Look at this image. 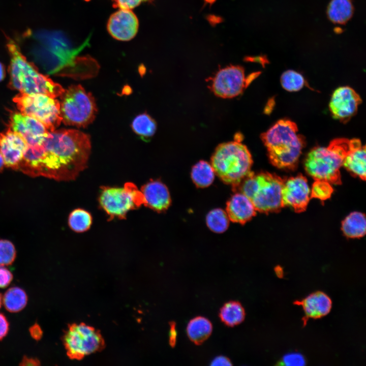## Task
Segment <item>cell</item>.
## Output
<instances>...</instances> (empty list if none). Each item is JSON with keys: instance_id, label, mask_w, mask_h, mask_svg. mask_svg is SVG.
<instances>
[{"instance_id": "1", "label": "cell", "mask_w": 366, "mask_h": 366, "mask_svg": "<svg viewBox=\"0 0 366 366\" xmlns=\"http://www.w3.org/2000/svg\"><path fill=\"white\" fill-rule=\"evenodd\" d=\"M90 149L89 137L84 133L55 130L40 144L27 146L17 171L33 177L74 180L86 167Z\"/></svg>"}, {"instance_id": "2", "label": "cell", "mask_w": 366, "mask_h": 366, "mask_svg": "<svg viewBox=\"0 0 366 366\" xmlns=\"http://www.w3.org/2000/svg\"><path fill=\"white\" fill-rule=\"evenodd\" d=\"M7 40L6 46L10 57L9 87L20 93L41 94L53 98L60 96L65 90L63 87L40 73L22 54L18 45L13 40Z\"/></svg>"}, {"instance_id": "3", "label": "cell", "mask_w": 366, "mask_h": 366, "mask_svg": "<svg viewBox=\"0 0 366 366\" xmlns=\"http://www.w3.org/2000/svg\"><path fill=\"white\" fill-rule=\"evenodd\" d=\"M261 139L272 165L288 169L296 166L305 145V139L298 133L295 123L287 119H280L262 134Z\"/></svg>"}, {"instance_id": "4", "label": "cell", "mask_w": 366, "mask_h": 366, "mask_svg": "<svg viewBox=\"0 0 366 366\" xmlns=\"http://www.w3.org/2000/svg\"><path fill=\"white\" fill-rule=\"evenodd\" d=\"M253 161L246 145L232 141L219 145L211 159L215 174L225 183L237 189L251 172Z\"/></svg>"}, {"instance_id": "5", "label": "cell", "mask_w": 366, "mask_h": 366, "mask_svg": "<svg viewBox=\"0 0 366 366\" xmlns=\"http://www.w3.org/2000/svg\"><path fill=\"white\" fill-rule=\"evenodd\" d=\"M350 139H333L327 147L317 146L308 153L304 161L307 172L315 180L330 184L341 182L340 168L350 148Z\"/></svg>"}, {"instance_id": "6", "label": "cell", "mask_w": 366, "mask_h": 366, "mask_svg": "<svg viewBox=\"0 0 366 366\" xmlns=\"http://www.w3.org/2000/svg\"><path fill=\"white\" fill-rule=\"evenodd\" d=\"M285 180L268 172H251L237 188L251 200L256 210L277 211L283 207L282 190Z\"/></svg>"}, {"instance_id": "7", "label": "cell", "mask_w": 366, "mask_h": 366, "mask_svg": "<svg viewBox=\"0 0 366 366\" xmlns=\"http://www.w3.org/2000/svg\"><path fill=\"white\" fill-rule=\"evenodd\" d=\"M60 111L64 124L85 127L94 120L97 111L92 94L80 85H73L61 94Z\"/></svg>"}, {"instance_id": "8", "label": "cell", "mask_w": 366, "mask_h": 366, "mask_svg": "<svg viewBox=\"0 0 366 366\" xmlns=\"http://www.w3.org/2000/svg\"><path fill=\"white\" fill-rule=\"evenodd\" d=\"M22 114L33 117L43 124L49 132H52L62 121L60 103L46 95L19 93L13 99Z\"/></svg>"}, {"instance_id": "9", "label": "cell", "mask_w": 366, "mask_h": 366, "mask_svg": "<svg viewBox=\"0 0 366 366\" xmlns=\"http://www.w3.org/2000/svg\"><path fill=\"white\" fill-rule=\"evenodd\" d=\"M99 202L110 220L126 219L130 210L138 208L144 202L141 192L132 182H127L123 188L102 187Z\"/></svg>"}, {"instance_id": "10", "label": "cell", "mask_w": 366, "mask_h": 366, "mask_svg": "<svg viewBox=\"0 0 366 366\" xmlns=\"http://www.w3.org/2000/svg\"><path fill=\"white\" fill-rule=\"evenodd\" d=\"M257 75V73H253L247 78L241 66H227L219 70L211 78L210 88L219 97L233 98L241 94Z\"/></svg>"}, {"instance_id": "11", "label": "cell", "mask_w": 366, "mask_h": 366, "mask_svg": "<svg viewBox=\"0 0 366 366\" xmlns=\"http://www.w3.org/2000/svg\"><path fill=\"white\" fill-rule=\"evenodd\" d=\"M64 343L68 355L71 358H79L98 350L102 340L95 329L81 323L69 327L65 334Z\"/></svg>"}, {"instance_id": "12", "label": "cell", "mask_w": 366, "mask_h": 366, "mask_svg": "<svg viewBox=\"0 0 366 366\" xmlns=\"http://www.w3.org/2000/svg\"><path fill=\"white\" fill-rule=\"evenodd\" d=\"M361 102L360 97L353 88L339 87L332 94L329 110L334 119L346 123L356 114Z\"/></svg>"}, {"instance_id": "13", "label": "cell", "mask_w": 366, "mask_h": 366, "mask_svg": "<svg viewBox=\"0 0 366 366\" xmlns=\"http://www.w3.org/2000/svg\"><path fill=\"white\" fill-rule=\"evenodd\" d=\"M9 127L23 137L28 146L40 144L49 132L39 120L18 112L11 114Z\"/></svg>"}, {"instance_id": "14", "label": "cell", "mask_w": 366, "mask_h": 366, "mask_svg": "<svg viewBox=\"0 0 366 366\" xmlns=\"http://www.w3.org/2000/svg\"><path fill=\"white\" fill-rule=\"evenodd\" d=\"M310 193L307 180L302 175L285 179L282 190V206L292 207L297 212L303 211L309 201Z\"/></svg>"}, {"instance_id": "15", "label": "cell", "mask_w": 366, "mask_h": 366, "mask_svg": "<svg viewBox=\"0 0 366 366\" xmlns=\"http://www.w3.org/2000/svg\"><path fill=\"white\" fill-rule=\"evenodd\" d=\"M27 148L23 137L9 127L0 133V153L6 167L17 171Z\"/></svg>"}, {"instance_id": "16", "label": "cell", "mask_w": 366, "mask_h": 366, "mask_svg": "<svg viewBox=\"0 0 366 366\" xmlns=\"http://www.w3.org/2000/svg\"><path fill=\"white\" fill-rule=\"evenodd\" d=\"M139 27L138 20L131 10L119 9L112 14L107 22V28L115 39L128 41L136 35Z\"/></svg>"}, {"instance_id": "17", "label": "cell", "mask_w": 366, "mask_h": 366, "mask_svg": "<svg viewBox=\"0 0 366 366\" xmlns=\"http://www.w3.org/2000/svg\"><path fill=\"white\" fill-rule=\"evenodd\" d=\"M140 191L143 197V204L156 211H165L170 205L169 190L160 180H150L141 187Z\"/></svg>"}, {"instance_id": "18", "label": "cell", "mask_w": 366, "mask_h": 366, "mask_svg": "<svg viewBox=\"0 0 366 366\" xmlns=\"http://www.w3.org/2000/svg\"><path fill=\"white\" fill-rule=\"evenodd\" d=\"M294 303L302 307L305 314L304 322L309 318L318 319L326 316L332 307L330 298L322 291L313 292Z\"/></svg>"}, {"instance_id": "19", "label": "cell", "mask_w": 366, "mask_h": 366, "mask_svg": "<svg viewBox=\"0 0 366 366\" xmlns=\"http://www.w3.org/2000/svg\"><path fill=\"white\" fill-rule=\"evenodd\" d=\"M256 211L251 200L241 192L233 195L227 203L226 213L233 222L245 224L255 216Z\"/></svg>"}, {"instance_id": "20", "label": "cell", "mask_w": 366, "mask_h": 366, "mask_svg": "<svg viewBox=\"0 0 366 366\" xmlns=\"http://www.w3.org/2000/svg\"><path fill=\"white\" fill-rule=\"evenodd\" d=\"M350 148L343 162L344 166L362 180L365 179V146L358 139H350Z\"/></svg>"}, {"instance_id": "21", "label": "cell", "mask_w": 366, "mask_h": 366, "mask_svg": "<svg viewBox=\"0 0 366 366\" xmlns=\"http://www.w3.org/2000/svg\"><path fill=\"white\" fill-rule=\"evenodd\" d=\"M212 330L210 321L201 316L191 319L187 328L189 338L196 345H200L205 341L210 336Z\"/></svg>"}, {"instance_id": "22", "label": "cell", "mask_w": 366, "mask_h": 366, "mask_svg": "<svg viewBox=\"0 0 366 366\" xmlns=\"http://www.w3.org/2000/svg\"><path fill=\"white\" fill-rule=\"evenodd\" d=\"M353 11L351 0H331L327 7V14L332 22L344 24L352 17Z\"/></svg>"}, {"instance_id": "23", "label": "cell", "mask_w": 366, "mask_h": 366, "mask_svg": "<svg viewBox=\"0 0 366 366\" xmlns=\"http://www.w3.org/2000/svg\"><path fill=\"white\" fill-rule=\"evenodd\" d=\"M342 230L350 238L363 236L366 231V220L364 214L355 211L349 215L342 222Z\"/></svg>"}, {"instance_id": "24", "label": "cell", "mask_w": 366, "mask_h": 366, "mask_svg": "<svg viewBox=\"0 0 366 366\" xmlns=\"http://www.w3.org/2000/svg\"><path fill=\"white\" fill-rule=\"evenodd\" d=\"M219 316L225 325L233 327L244 320L245 311L240 302L230 301L225 303L221 308Z\"/></svg>"}, {"instance_id": "25", "label": "cell", "mask_w": 366, "mask_h": 366, "mask_svg": "<svg viewBox=\"0 0 366 366\" xmlns=\"http://www.w3.org/2000/svg\"><path fill=\"white\" fill-rule=\"evenodd\" d=\"M27 302L25 292L18 287L8 289L3 297V303L6 309L11 313H17L23 310Z\"/></svg>"}, {"instance_id": "26", "label": "cell", "mask_w": 366, "mask_h": 366, "mask_svg": "<svg viewBox=\"0 0 366 366\" xmlns=\"http://www.w3.org/2000/svg\"><path fill=\"white\" fill-rule=\"evenodd\" d=\"M215 175V172L211 165L204 161L197 163L191 171L192 179L199 188L209 186L214 180Z\"/></svg>"}, {"instance_id": "27", "label": "cell", "mask_w": 366, "mask_h": 366, "mask_svg": "<svg viewBox=\"0 0 366 366\" xmlns=\"http://www.w3.org/2000/svg\"><path fill=\"white\" fill-rule=\"evenodd\" d=\"M132 128L134 132L147 139L155 134L157 125L155 121L147 114L143 113L137 116L132 123Z\"/></svg>"}, {"instance_id": "28", "label": "cell", "mask_w": 366, "mask_h": 366, "mask_svg": "<svg viewBox=\"0 0 366 366\" xmlns=\"http://www.w3.org/2000/svg\"><path fill=\"white\" fill-rule=\"evenodd\" d=\"M92 223L91 215L87 211L77 208L70 214L68 224L70 228L76 232H83L88 230Z\"/></svg>"}, {"instance_id": "29", "label": "cell", "mask_w": 366, "mask_h": 366, "mask_svg": "<svg viewBox=\"0 0 366 366\" xmlns=\"http://www.w3.org/2000/svg\"><path fill=\"white\" fill-rule=\"evenodd\" d=\"M207 227L213 232L222 233L228 228L229 219L227 213L221 208L210 210L206 217Z\"/></svg>"}, {"instance_id": "30", "label": "cell", "mask_w": 366, "mask_h": 366, "mask_svg": "<svg viewBox=\"0 0 366 366\" xmlns=\"http://www.w3.org/2000/svg\"><path fill=\"white\" fill-rule=\"evenodd\" d=\"M281 83L285 89L289 92H296L303 87L306 81L301 74L289 70L282 74Z\"/></svg>"}, {"instance_id": "31", "label": "cell", "mask_w": 366, "mask_h": 366, "mask_svg": "<svg viewBox=\"0 0 366 366\" xmlns=\"http://www.w3.org/2000/svg\"><path fill=\"white\" fill-rule=\"evenodd\" d=\"M16 256V251L12 242L6 239H0V266L11 265Z\"/></svg>"}, {"instance_id": "32", "label": "cell", "mask_w": 366, "mask_h": 366, "mask_svg": "<svg viewBox=\"0 0 366 366\" xmlns=\"http://www.w3.org/2000/svg\"><path fill=\"white\" fill-rule=\"evenodd\" d=\"M333 192L330 184L323 180H316L313 183L310 196L321 200L328 199Z\"/></svg>"}, {"instance_id": "33", "label": "cell", "mask_w": 366, "mask_h": 366, "mask_svg": "<svg viewBox=\"0 0 366 366\" xmlns=\"http://www.w3.org/2000/svg\"><path fill=\"white\" fill-rule=\"evenodd\" d=\"M304 356L298 353H290L285 355L279 362L280 365H304L306 364Z\"/></svg>"}, {"instance_id": "34", "label": "cell", "mask_w": 366, "mask_h": 366, "mask_svg": "<svg viewBox=\"0 0 366 366\" xmlns=\"http://www.w3.org/2000/svg\"><path fill=\"white\" fill-rule=\"evenodd\" d=\"M149 0H112L113 6L123 9L131 10L144 1Z\"/></svg>"}, {"instance_id": "35", "label": "cell", "mask_w": 366, "mask_h": 366, "mask_svg": "<svg viewBox=\"0 0 366 366\" xmlns=\"http://www.w3.org/2000/svg\"><path fill=\"white\" fill-rule=\"evenodd\" d=\"M13 274L4 266H0V288L7 287L13 280Z\"/></svg>"}, {"instance_id": "36", "label": "cell", "mask_w": 366, "mask_h": 366, "mask_svg": "<svg viewBox=\"0 0 366 366\" xmlns=\"http://www.w3.org/2000/svg\"><path fill=\"white\" fill-rule=\"evenodd\" d=\"M9 329V322L4 315L0 313V341L7 334Z\"/></svg>"}, {"instance_id": "37", "label": "cell", "mask_w": 366, "mask_h": 366, "mask_svg": "<svg viewBox=\"0 0 366 366\" xmlns=\"http://www.w3.org/2000/svg\"><path fill=\"white\" fill-rule=\"evenodd\" d=\"M29 332L32 338L36 341L40 340L43 336V331L37 323L30 327Z\"/></svg>"}, {"instance_id": "38", "label": "cell", "mask_w": 366, "mask_h": 366, "mask_svg": "<svg viewBox=\"0 0 366 366\" xmlns=\"http://www.w3.org/2000/svg\"><path fill=\"white\" fill-rule=\"evenodd\" d=\"M170 327L169 343L171 347H174L176 344L177 338L175 322H171L170 324Z\"/></svg>"}, {"instance_id": "39", "label": "cell", "mask_w": 366, "mask_h": 366, "mask_svg": "<svg viewBox=\"0 0 366 366\" xmlns=\"http://www.w3.org/2000/svg\"><path fill=\"white\" fill-rule=\"evenodd\" d=\"M212 365H231L232 363L230 359L223 356L216 357L211 363Z\"/></svg>"}, {"instance_id": "40", "label": "cell", "mask_w": 366, "mask_h": 366, "mask_svg": "<svg viewBox=\"0 0 366 366\" xmlns=\"http://www.w3.org/2000/svg\"><path fill=\"white\" fill-rule=\"evenodd\" d=\"M20 365H39L40 362L37 358L28 357L26 356L22 358Z\"/></svg>"}, {"instance_id": "41", "label": "cell", "mask_w": 366, "mask_h": 366, "mask_svg": "<svg viewBox=\"0 0 366 366\" xmlns=\"http://www.w3.org/2000/svg\"><path fill=\"white\" fill-rule=\"evenodd\" d=\"M206 19L212 26H215L223 21V19L221 17L213 14L208 15L206 16Z\"/></svg>"}, {"instance_id": "42", "label": "cell", "mask_w": 366, "mask_h": 366, "mask_svg": "<svg viewBox=\"0 0 366 366\" xmlns=\"http://www.w3.org/2000/svg\"><path fill=\"white\" fill-rule=\"evenodd\" d=\"M246 60L248 61H255V62H259L260 63L264 64L265 62H267V60L266 58V57L264 56H259L257 57H247L245 58Z\"/></svg>"}, {"instance_id": "43", "label": "cell", "mask_w": 366, "mask_h": 366, "mask_svg": "<svg viewBox=\"0 0 366 366\" xmlns=\"http://www.w3.org/2000/svg\"><path fill=\"white\" fill-rule=\"evenodd\" d=\"M5 77V70L4 65L0 62V81Z\"/></svg>"}, {"instance_id": "44", "label": "cell", "mask_w": 366, "mask_h": 366, "mask_svg": "<svg viewBox=\"0 0 366 366\" xmlns=\"http://www.w3.org/2000/svg\"><path fill=\"white\" fill-rule=\"evenodd\" d=\"M5 167V163L3 158L0 153V172L3 171L4 167Z\"/></svg>"}, {"instance_id": "45", "label": "cell", "mask_w": 366, "mask_h": 366, "mask_svg": "<svg viewBox=\"0 0 366 366\" xmlns=\"http://www.w3.org/2000/svg\"><path fill=\"white\" fill-rule=\"evenodd\" d=\"M204 1V5L205 6L207 4L209 5L210 6L214 4L217 0H203Z\"/></svg>"}, {"instance_id": "46", "label": "cell", "mask_w": 366, "mask_h": 366, "mask_svg": "<svg viewBox=\"0 0 366 366\" xmlns=\"http://www.w3.org/2000/svg\"><path fill=\"white\" fill-rule=\"evenodd\" d=\"M2 303H3V297L2 296V295L0 294V308H1Z\"/></svg>"}]
</instances>
